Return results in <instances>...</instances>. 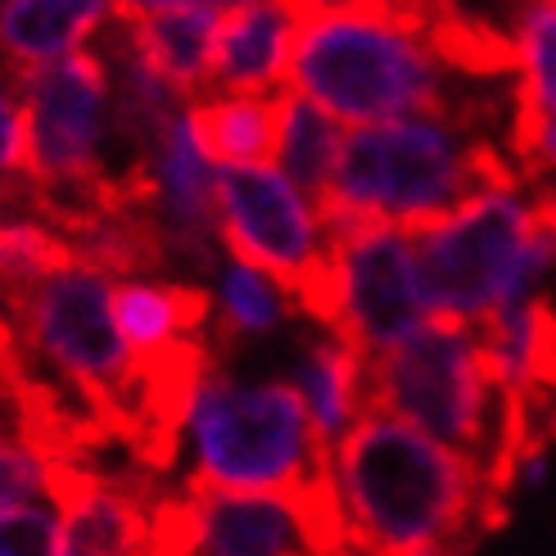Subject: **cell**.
Segmentation results:
<instances>
[{"label":"cell","mask_w":556,"mask_h":556,"mask_svg":"<svg viewBox=\"0 0 556 556\" xmlns=\"http://www.w3.org/2000/svg\"><path fill=\"white\" fill-rule=\"evenodd\" d=\"M539 227L534 200L520 186L480 190L453 213L412 236L416 281L434 321L480 326L507 303L516 263Z\"/></svg>","instance_id":"8992f818"},{"label":"cell","mask_w":556,"mask_h":556,"mask_svg":"<svg viewBox=\"0 0 556 556\" xmlns=\"http://www.w3.org/2000/svg\"><path fill=\"white\" fill-rule=\"evenodd\" d=\"M286 81L336 123L376 127L448 109V68L421 27L380 5L294 10Z\"/></svg>","instance_id":"3957f363"},{"label":"cell","mask_w":556,"mask_h":556,"mask_svg":"<svg viewBox=\"0 0 556 556\" xmlns=\"http://www.w3.org/2000/svg\"><path fill=\"white\" fill-rule=\"evenodd\" d=\"M114 0H0V64L33 73L96 37Z\"/></svg>","instance_id":"4fadbf2b"},{"label":"cell","mask_w":556,"mask_h":556,"mask_svg":"<svg viewBox=\"0 0 556 556\" xmlns=\"http://www.w3.org/2000/svg\"><path fill=\"white\" fill-rule=\"evenodd\" d=\"M281 96V91H276ZM276 96H227L213 91L190 100V123L213 168L267 163L276 154Z\"/></svg>","instance_id":"2e32d148"},{"label":"cell","mask_w":556,"mask_h":556,"mask_svg":"<svg viewBox=\"0 0 556 556\" xmlns=\"http://www.w3.org/2000/svg\"><path fill=\"white\" fill-rule=\"evenodd\" d=\"M146 64L168 81L181 100L208 96L213 41L222 10H159V14H118Z\"/></svg>","instance_id":"5bb4252c"},{"label":"cell","mask_w":556,"mask_h":556,"mask_svg":"<svg viewBox=\"0 0 556 556\" xmlns=\"http://www.w3.org/2000/svg\"><path fill=\"white\" fill-rule=\"evenodd\" d=\"M114 326L123 344L146 357L186 340H204L213 326V294L168 276H127L114 281Z\"/></svg>","instance_id":"8fae6325"},{"label":"cell","mask_w":556,"mask_h":556,"mask_svg":"<svg viewBox=\"0 0 556 556\" xmlns=\"http://www.w3.org/2000/svg\"><path fill=\"white\" fill-rule=\"evenodd\" d=\"M321 231L326 286L308 313L317 330H330L363 357H376L434 321L416 281V249L407 231L367 217H330Z\"/></svg>","instance_id":"52a82bcc"},{"label":"cell","mask_w":556,"mask_h":556,"mask_svg":"<svg viewBox=\"0 0 556 556\" xmlns=\"http://www.w3.org/2000/svg\"><path fill=\"white\" fill-rule=\"evenodd\" d=\"M547 5H556V0H547Z\"/></svg>","instance_id":"603a6c76"},{"label":"cell","mask_w":556,"mask_h":556,"mask_svg":"<svg viewBox=\"0 0 556 556\" xmlns=\"http://www.w3.org/2000/svg\"><path fill=\"white\" fill-rule=\"evenodd\" d=\"M159 480L96 462H46V503L60 511V556H146Z\"/></svg>","instance_id":"9c48e42d"},{"label":"cell","mask_w":556,"mask_h":556,"mask_svg":"<svg viewBox=\"0 0 556 556\" xmlns=\"http://www.w3.org/2000/svg\"><path fill=\"white\" fill-rule=\"evenodd\" d=\"M109 299H114V276L73 258L27 286L18 299L0 303V317L18 330L23 353L37 367L46 363L50 380L64 384L123 448L136 353L123 344Z\"/></svg>","instance_id":"5b68a950"},{"label":"cell","mask_w":556,"mask_h":556,"mask_svg":"<svg viewBox=\"0 0 556 556\" xmlns=\"http://www.w3.org/2000/svg\"><path fill=\"white\" fill-rule=\"evenodd\" d=\"M236 0H114V14H159V10H227Z\"/></svg>","instance_id":"44dd1931"},{"label":"cell","mask_w":556,"mask_h":556,"mask_svg":"<svg viewBox=\"0 0 556 556\" xmlns=\"http://www.w3.org/2000/svg\"><path fill=\"white\" fill-rule=\"evenodd\" d=\"M46 497V462L18 439H0V511Z\"/></svg>","instance_id":"d6986e66"},{"label":"cell","mask_w":556,"mask_h":556,"mask_svg":"<svg viewBox=\"0 0 556 556\" xmlns=\"http://www.w3.org/2000/svg\"><path fill=\"white\" fill-rule=\"evenodd\" d=\"M0 556H60V511L50 503L0 511Z\"/></svg>","instance_id":"ac0fdd59"},{"label":"cell","mask_w":556,"mask_h":556,"mask_svg":"<svg viewBox=\"0 0 556 556\" xmlns=\"http://www.w3.org/2000/svg\"><path fill=\"white\" fill-rule=\"evenodd\" d=\"M27 363V353H23V340H18V330L0 317V376H10Z\"/></svg>","instance_id":"7402d4cb"},{"label":"cell","mask_w":556,"mask_h":556,"mask_svg":"<svg viewBox=\"0 0 556 556\" xmlns=\"http://www.w3.org/2000/svg\"><path fill=\"white\" fill-rule=\"evenodd\" d=\"M294 10L290 0H236L222 10L208 96H276L290 73Z\"/></svg>","instance_id":"30bf717a"},{"label":"cell","mask_w":556,"mask_h":556,"mask_svg":"<svg viewBox=\"0 0 556 556\" xmlns=\"http://www.w3.org/2000/svg\"><path fill=\"white\" fill-rule=\"evenodd\" d=\"M340 150H344V131L326 109L303 100L299 91L276 96V154L271 159L281 163L276 173H281L313 208H321V200H326Z\"/></svg>","instance_id":"9a60e30c"},{"label":"cell","mask_w":556,"mask_h":556,"mask_svg":"<svg viewBox=\"0 0 556 556\" xmlns=\"http://www.w3.org/2000/svg\"><path fill=\"white\" fill-rule=\"evenodd\" d=\"M530 181H547V177H556V104L543 114V123H539V131H534V146H530V154H525V168H520Z\"/></svg>","instance_id":"ffe728a7"},{"label":"cell","mask_w":556,"mask_h":556,"mask_svg":"<svg viewBox=\"0 0 556 556\" xmlns=\"http://www.w3.org/2000/svg\"><path fill=\"white\" fill-rule=\"evenodd\" d=\"M213 313L217 321L208 326V340L213 349L222 340H263V336H276L286 326V317H299L294 299L263 276L258 267H244L236 258H227L217 267V299H213Z\"/></svg>","instance_id":"e0dca14e"},{"label":"cell","mask_w":556,"mask_h":556,"mask_svg":"<svg viewBox=\"0 0 556 556\" xmlns=\"http://www.w3.org/2000/svg\"><path fill=\"white\" fill-rule=\"evenodd\" d=\"M317 443L330 453L344 439V430L367 412V357L357 353L349 340L317 330L299 344L294 357V380Z\"/></svg>","instance_id":"7c38bea8"},{"label":"cell","mask_w":556,"mask_h":556,"mask_svg":"<svg viewBox=\"0 0 556 556\" xmlns=\"http://www.w3.org/2000/svg\"><path fill=\"white\" fill-rule=\"evenodd\" d=\"M353 556L476 547L507 520L480 470L384 412H363L326 453Z\"/></svg>","instance_id":"6da1fadb"},{"label":"cell","mask_w":556,"mask_h":556,"mask_svg":"<svg viewBox=\"0 0 556 556\" xmlns=\"http://www.w3.org/2000/svg\"><path fill=\"white\" fill-rule=\"evenodd\" d=\"M181 439H190L186 489L290 497L330 476L326 448L290 380L249 384L213 367L194 389Z\"/></svg>","instance_id":"277c9868"},{"label":"cell","mask_w":556,"mask_h":556,"mask_svg":"<svg viewBox=\"0 0 556 556\" xmlns=\"http://www.w3.org/2000/svg\"><path fill=\"white\" fill-rule=\"evenodd\" d=\"M520 181L511 154L480 131V118L421 114L353 127L317 217H367L416 236L470 194Z\"/></svg>","instance_id":"7a4b0ae2"},{"label":"cell","mask_w":556,"mask_h":556,"mask_svg":"<svg viewBox=\"0 0 556 556\" xmlns=\"http://www.w3.org/2000/svg\"><path fill=\"white\" fill-rule=\"evenodd\" d=\"M213 204L227 258L271 276L294 299L299 317H308L326 286V231L317 208L271 163L217 168Z\"/></svg>","instance_id":"ba28073f"}]
</instances>
